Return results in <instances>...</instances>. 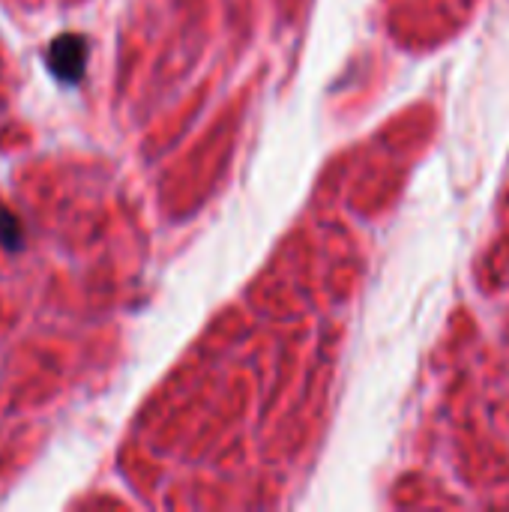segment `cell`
Wrapping results in <instances>:
<instances>
[{"instance_id":"6da1fadb","label":"cell","mask_w":509,"mask_h":512,"mask_svg":"<svg viewBox=\"0 0 509 512\" xmlns=\"http://www.w3.org/2000/svg\"><path fill=\"white\" fill-rule=\"evenodd\" d=\"M84 54H87L84 39L78 33H63L48 45L45 60H48V69L54 72V78L75 84L84 75Z\"/></svg>"},{"instance_id":"7a4b0ae2","label":"cell","mask_w":509,"mask_h":512,"mask_svg":"<svg viewBox=\"0 0 509 512\" xmlns=\"http://www.w3.org/2000/svg\"><path fill=\"white\" fill-rule=\"evenodd\" d=\"M0 246L9 249V252H18L24 246V231H21V222L15 219L12 210H6L0 204Z\"/></svg>"}]
</instances>
